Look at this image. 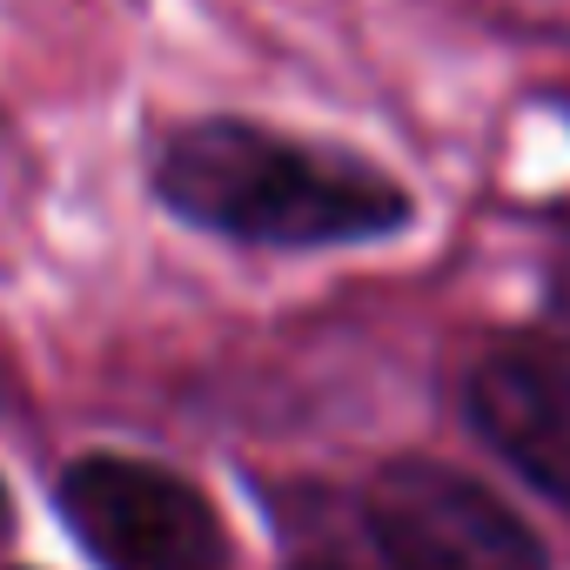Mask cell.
<instances>
[{"label": "cell", "mask_w": 570, "mask_h": 570, "mask_svg": "<svg viewBox=\"0 0 570 570\" xmlns=\"http://www.w3.org/2000/svg\"><path fill=\"white\" fill-rule=\"evenodd\" d=\"M155 195L168 215L248 248H350L416 215L410 188L376 161L242 115L175 128L155 148Z\"/></svg>", "instance_id": "6da1fadb"}, {"label": "cell", "mask_w": 570, "mask_h": 570, "mask_svg": "<svg viewBox=\"0 0 570 570\" xmlns=\"http://www.w3.org/2000/svg\"><path fill=\"white\" fill-rule=\"evenodd\" d=\"M476 436L543 497L570 503V363L537 350H497L470 370Z\"/></svg>", "instance_id": "277c9868"}, {"label": "cell", "mask_w": 570, "mask_h": 570, "mask_svg": "<svg viewBox=\"0 0 570 570\" xmlns=\"http://www.w3.org/2000/svg\"><path fill=\"white\" fill-rule=\"evenodd\" d=\"M61 523L101 570H228V530L215 503L148 456L68 463Z\"/></svg>", "instance_id": "7a4b0ae2"}, {"label": "cell", "mask_w": 570, "mask_h": 570, "mask_svg": "<svg viewBox=\"0 0 570 570\" xmlns=\"http://www.w3.org/2000/svg\"><path fill=\"white\" fill-rule=\"evenodd\" d=\"M363 517L390 570H550L537 530L497 490L430 456L383 463Z\"/></svg>", "instance_id": "3957f363"}, {"label": "cell", "mask_w": 570, "mask_h": 570, "mask_svg": "<svg viewBox=\"0 0 570 570\" xmlns=\"http://www.w3.org/2000/svg\"><path fill=\"white\" fill-rule=\"evenodd\" d=\"M303 570H330V563H303Z\"/></svg>", "instance_id": "5b68a950"}]
</instances>
